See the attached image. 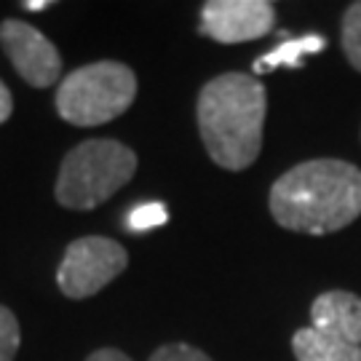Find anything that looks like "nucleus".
<instances>
[{
  "label": "nucleus",
  "mask_w": 361,
  "mask_h": 361,
  "mask_svg": "<svg viewBox=\"0 0 361 361\" xmlns=\"http://www.w3.org/2000/svg\"><path fill=\"white\" fill-rule=\"evenodd\" d=\"M271 214L295 233L343 231L361 214V169L340 158L297 164L273 182Z\"/></svg>",
  "instance_id": "obj_1"
},
{
  "label": "nucleus",
  "mask_w": 361,
  "mask_h": 361,
  "mask_svg": "<svg viewBox=\"0 0 361 361\" xmlns=\"http://www.w3.org/2000/svg\"><path fill=\"white\" fill-rule=\"evenodd\" d=\"M268 97L257 75L225 73L198 94L195 116L209 158L228 171H244L262 150Z\"/></svg>",
  "instance_id": "obj_2"
},
{
  "label": "nucleus",
  "mask_w": 361,
  "mask_h": 361,
  "mask_svg": "<svg viewBox=\"0 0 361 361\" xmlns=\"http://www.w3.org/2000/svg\"><path fill=\"white\" fill-rule=\"evenodd\" d=\"M137 171V155L116 140H89L73 147L62 161L56 201L65 209L89 212L126 185Z\"/></svg>",
  "instance_id": "obj_3"
},
{
  "label": "nucleus",
  "mask_w": 361,
  "mask_h": 361,
  "mask_svg": "<svg viewBox=\"0 0 361 361\" xmlns=\"http://www.w3.org/2000/svg\"><path fill=\"white\" fill-rule=\"evenodd\" d=\"M137 97V75L121 62L78 67L56 91V110L73 126H102L123 116Z\"/></svg>",
  "instance_id": "obj_4"
},
{
  "label": "nucleus",
  "mask_w": 361,
  "mask_h": 361,
  "mask_svg": "<svg viewBox=\"0 0 361 361\" xmlns=\"http://www.w3.org/2000/svg\"><path fill=\"white\" fill-rule=\"evenodd\" d=\"M129 265L126 249L102 235H86L67 246L56 271V284L70 300H86L118 279Z\"/></svg>",
  "instance_id": "obj_5"
},
{
  "label": "nucleus",
  "mask_w": 361,
  "mask_h": 361,
  "mask_svg": "<svg viewBox=\"0 0 361 361\" xmlns=\"http://www.w3.org/2000/svg\"><path fill=\"white\" fill-rule=\"evenodd\" d=\"M276 27L271 0H209L201 8V35L233 46L265 38Z\"/></svg>",
  "instance_id": "obj_6"
},
{
  "label": "nucleus",
  "mask_w": 361,
  "mask_h": 361,
  "mask_svg": "<svg viewBox=\"0 0 361 361\" xmlns=\"http://www.w3.org/2000/svg\"><path fill=\"white\" fill-rule=\"evenodd\" d=\"M0 43L8 54L16 73L35 89H49L59 80L62 56L51 40L32 25L19 19H6L0 25Z\"/></svg>",
  "instance_id": "obj_7"
},
{
  "label": "nucleus",
  "mask_w": 361,
  "mask_h": 361,
  "mask_svg": "<svg viewBox=\"0 0 361 361\" xmlns=\"http://www.w3.org/2000/svg\"><path fill=\"white\" fill-rule=\"evenodd\" d=\"M310 326L350 345H361V297L345 289L319 295L310 305Z\"/></svg>",
  "instance_id": "obj_8"
},
{
  "label": "nucleus",
  "mask_w": 361,
  "mask_h": 361,
  "mask_svg": "<svg viewBox=\"0 0 361 361\" xmlns=\"http://www.w3.org/2000/svg\"><path fill=\"white\" fill-rule=\"evenodd\" d=\"M292 350L297 361H361V345L324 335L313 326L297 329L292 337Z\"/></svg>",
  "instance_id": "obj_9"
},
{
  "label": "nucleus",
  "mask_w": 361,
  "mask_h": 361,
  "mask_svg": "<svg viewBox=\"0 0 361 361\" xmlns=\"http://www.w3.org/2000/svg\"><path fill=\"white\" fill-rule=\"evenodd\" d=\"M324 46H326V38H322V35H305V38L284 40L281 46H276L273 51H268L265 56H259L257 62H255V75L265 73V70H276V67H300L302 65V56L324 51Z\"/></svg>",
  "instance_id": "obj_10"
},
{
  "label": "nucleus",
  "mask_w": 361,
  "mask_h": 361,
  "mask_svg": "<svg viewBox=\"0 0 361 361\" xmlns=\"http://www.w3.org/2000/svg\"><path fill=\"white\" fill-rule=\"evenodd\" d=\"M343 51L353 70L361 73V0L350 3L343 13Z\"/></svg>",
  "instance_id": "obj_11"
},
{
  "label": "nucleus",
  "mask_w": 361,
  "mask_h": 361,
  "mask_svg": "<svg viewBox=\"0 0 361 361\" xmlns=\"http://www.w3.org/2000/svg\"><path fill=\"white\" fill-rule=\"evenodd\" d=\"M22 345L19 335V322L6 305H0V361H13Z\"/></svg>",
  "instance_id": "obj_12"
},
{
  "label": "nucleus",
  "mask_w": 361,
  "mask_h": 361,
  "mask_svg": "<svg viewBox=\"0 0 361 361\" xmlns=\"http://www.w3.org/2000/svg\"><path fill=\"white\" fill-rule=\"evenodd\" d=\"M169 212L164 204L150 201V204H140L137 209H131L129 214V228L131 231H150V228H161L166 225Z\"/></svg>",
  "instance_id": "obj_13"
},
{
  "label": "nucleus",
  "mask_w": 361,
  "mask_h": 361,
  "mask_svg": "<svg viewBox=\"0 0 361 361\" xmlns=\"http://www.w3.org/2000/svg\"><path fill=\"white\" fill-rule=\"evenodd\" d=\"M150 361H212L204 350L193 348L188 343H169L155 350Z\"/></svg>",
  "instance_id": "obj_14"
},
{
  "label": "nucleus",
  "mask_w": 361,
  "mask_h": 361,
  "mask_svg": "<svg viewBox=\"0 0 361 361\" xmlns=\"http://www.w3.org/2000/svg\"><path fill=\"white\" fill-rule=\"evenodd\" d=\"M86 361H131V359L116 348H99V350H94Z\"/></svg>",
  "instance_id": "obj_15"
},
{
  "label": "nucleus",
  "mask_w": 361,
  "mask_h": 361,
  "mask_svg": "<svg viewBox=\"0 0 361 361\" xmlns=\"http://www.w3.org/2000/svg\"><path fill=\"white\" fill-rule=\"evenodd\" d=\"M13 110V99H11V91L6 89V83L0 80V123H6L8 116Z\"/></svg>",
  "instance_id": "obj_16"
},
{
  "label": "nucleus",
  "mask_w": 361,
  "mask_h": 361,
  "mask_svg": "<svg viewBox=\"0 0 361 361\" xmlns=\"http://www.w3.org/2000/svg\"><path fill=\"white\" fill-rule=\"evenodd\" d=\"M22 6L27 11H43V8H49V0H25Z\"/></svg>",
  "instance_id": "obj_17"
}]
</instances>
